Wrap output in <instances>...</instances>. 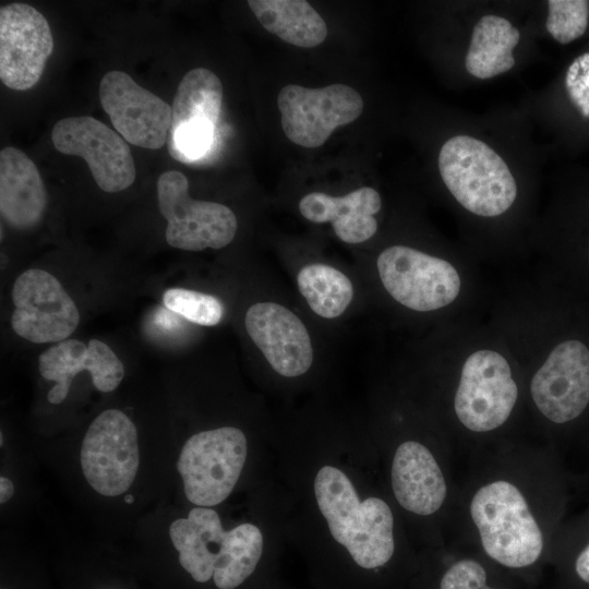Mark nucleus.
<instances>
[{
    "instance_id": "nucleus-14",
    "label": "nucleus",
    "mask_w": 589,
    "mask_h": 589,
    "mask_svg": "<svg viewBox=\"0 0 589 589\" xmlns=\"http://www.w3.org/2000/svg\"><path fill=\"white\" fill-rule=\"evenodd\" d=\"M99 100L117 132L130 144L158 149L168 140L170 105L139 85L128 73L107 72L99 83Z\"/></svg>"
},
{
    "instance_id": "nucleus-21",
    "label": "nucleus",
    "mask_w": 589,
    "mask_h": 589,
    "mask_svg": "<svg viewBox=\"0 0 589 589\" xmlns=\"http://www.w3.org/2000/svg\"><path fill=\"white\" fill-rule=\"evenodd\" d=\"M225 534L218 513L211 507L195 506L187 518H178L169 526L179 563L197 582L213 578Z\"/></svg>"
},
{
    "instance_id": "nucleus-20",
    "label": "nucleus",
    "mask_w": 589,
    "mask_h": 589,
    "mask_svg": "<svg viewBox=\"0 0 589 589\" xmlns=\"http://www.w3.org/2000/svg\"><path fill=\"white\" fill-rule=\"evenodd\" d=\"M382 201L373 188L363 187L344 196L322 192L304 195L299 202L301 215L315 224L332 223L335 235L346 243H361L374 236Z\"/></svg>"
},
{
    "instance_id": "nucleus-25",
    "label": "nucleus",
    "mask_w": 589,
    "mask_h": 589,
    "mask_svg": "<svg viewBox=\"0 0 589 589\" xmlns=\"http://www.w3.org/2000/svg\"><path fill=\"white\" fill-rule=\"evenodd\" d=\"M297 284L311 310L324 318L341 315L353 298L350 279L326 264L302 267L297 275Z\"/></svg>"
},
{
    "instance_id": "nucleus-12",
    "label": "nucleus",
    "mask_w": 589,
    "mask_h": 589,
    "mask_svg": "<svg viewBox=\"0 0 589 589\" xmlns=\"http://www.w3.org/2000/svg\"><path fill=\"white\" fill-rule=\"evenodd\" d=\"M51 140L58 152L82 157L105 192L123 191L135 180V164L128 142L96 118H63L53 125Z\"/></svg>"
},
{
    "instance_id": "nucleus-7",
    "label": "nucleus",
    "mask_w": 589,
    "mask_h": 589,
    "mask_svg": "<svg viewBox=\"0 0 589 589\" xmlns=\"http://www.w3.org/2000/svg\"><path fill=\"white\" fill-rule=\"evenodd\" d=\"M518 397L507 360L498 352L480 349L464 362L454 397V410L469 431L484 433L509 418Z\"/></svg>"
},
{
    "instance_id": "nucleus-18",
    "label": "nucleus",
    "mask_w": 589,
    "mask_h": 589,
    "mask_svg": "<svg viewBox=\"0 0 589 589\" xmlns=\"http://www.w3.org/2000/svg\"><path fill=\"white\" fill-rule=\"evenodd\" d=\"M390 482L394 495L406 510L428 516L443 505L447 485L431 450L416 441L401 443L395 452Z\"/></svg>"
},
{
    "instance_id": "nucleus-26",
    "label": "nucleus",
    "mask_w": 589,
    "mask_h": 589,
    "mask_svg": "<svg viewBox=\"0 0 589 589\" xmlns=\"http://www.w3.org/2000/svg\"><path fill=\"white\" fill-rule=\"evenodd\" d=\"M163 302L169 311L203 326L217 325L224 315L216 297L190 289L170 288L164 292Z\"/></svg>"
},
{
    "instance_id": "nucleus-32",
    "label": "nucleus",
    "mask_w": 589,
    "mask_h": 589,
    "mask_svg": "<svg viewBox=\"0 0 589 589\" xmlns=\"http://www.w3.org/2000/svg\"><path fill=\"white\" fill-rule=\"evenodd\" d=\"M124 501L128 503V504H131L134 502V497L132 495H128L125 496Z\"/></svg>"
},
{
    "instance_id": "nucleus-19",
    "label": "nucleus",
    "mask_w": 589,
    "mask_h": 589,
    "mask_svg": "<svg viewBox=\"0 0 589 589\" xmlns=\"http://www.w3.org/2000/svg\"><path fill=\"white\" fill-rule=\"evenodd\" d=\"M48 193L38 168L21 149L0 152V213L16 229L38 225L46 212Z\"/></svg>"
},
{
    "instance_id": "nucleus-2",
    "label": "nucleus",
    "mask_w": 589,
    "mask_h": 589,
    "mask_svg": "<svg viewBox=\"0 0 589 589\" xmlns=\"http://www.w3.org/2000/svg\"><path fill=\"white\" fill-rule=\"evenodd\" d=\"M469 509L481 545L492 560L510 568L530 566L539 560L542 530L516 484L507 480L483 484L473 494Z\"/></svg>"
},
{
    "instance_id": "nucleus-3",
    "label": "nucleus",
    "mask_w": 589,
    "mask_h": 589,
    "mask_svg": "<svg viewBox=\"0 0 589 589\" xmlns=\"http://www.w3.org/2000/svg\"><path fill=\"white\" fill-rule=\"evenodd\" d=\"M438 169L456 201L472 214L498 216L516 199L517 185L505 161L474 137L456 135L446 141L440 151Z\"/></svg>"
},
{
    "instance_id": "nucleus-29",
    "label": "nucleus",
    "mask_w": 589,
    "mask_h": 589,
    "mask_svg": "<svg viewBox=\"0 0 589 589\" xmlns=\"http://www.w3.org/2000/svg\"><path fill=\"white\" fill-rule=\"evenodd\" d=\"M565 86L572 103L589 118V52L577 57L565 76Z\"/></svg>"
},
{
    "instance_id": "nucleus-30",
    "label": "nucleus",
    "mask_w": 589,
    "mask_h": 589,
    "mask_svg": "<svg viewBox=\"0 0 589 589\" xmlns=\"http://www.w3.org/2000/svg\"><path fill=\"white\" fill-rule=\"evenodd\" d=\"M575 570L577 576L589 585V543L578 554L575 562Z\"/></svg>"
},
{
    "instance_id": "nucleus-23",
    "label": "nucleus",
    "mask_w": 589,
    "mask_h": 589,
    "mask_svg": "<svg viewBox=\"0 0 589 589\" xmlns=\"http://www.w3.org/2000/svg\"><path fill=\"white\" fill-rule=\"evenodd\" d=\"M520 39L519 31L501 16H482L472 31L465 65L474 77L485 80L507 72L515 64L513 50Z\"/></svg>"
},
{
    "instance_id": "nucleus-10",
    "label": "nucleus",
    "mask_w": 589,
    "mask_h": 589,
    "mask_svg": "<svg viewBox=\"0 0 589 589\" xmlns=\"http://www.w3.org/2000/svg\"><path fill=\"white\" fill-rule=\"evenodd\" d=\"M277 106L285 135L293 144L315 148L322 146L337 127L358 119L363 99L346 84L322 88L288 84L278 93Z\"/></svg>"
},
{
    "instance_id": "nucleus-13",
    "label": "nucleus",
    "mask_w": 589,
    "mask_h": 589,
    "mask_svg": "<svg viewBox=\"0 0 589 589\" xmlns=\"http://www.w3.org/2000/svg\"><path fill=\"white\" fill-rule=\"evenodd\" d=\"M52 51V33L39 11L26 3L0 8V79L7 87H34Z\"/></svg>"
},
{
    "instance_id": "nucleus-22",
    "label": "nucleus",
    "mask_w": 589,
    "mask_h": 589,
    "mask_svg": "<svg viewBox=\"0 0 589 589\" xmlns=\"http://www.w3.org/2000/svg\"><path fill=\"white\" fill-rule=\"evenodd\" d=\"M248 4L267 32L290 45L312 48L327 36L325 21L308 1L250 0Z\"/></svg>"
},
{
    "instance_id": "nucleus-6",
    "label": "nucleus",
    "mask_w": 589,
    "mask_h": 589,
    "mask_svg": "<svg viewBox=\"0 0 589 589\" xmlns=\"http://www.w3.org/2000/svg\"><path fill=\"white\" fill-rule=\"evenodd\" d=\"M80 464L89 486L103 496H119L135 480L140 466L137 430L121 410L107 409L89 424Z\"/></svg>"
},
{
    "instance_id": "nucleus-17",
    "label": "nucleus",
    "mask_w": 589,
    "mask_h": 589,
    "mask_svg": "<svg viewBox=\"0 0 589 589\" xmlns=\"http://www.w3.org/2000/svg\"><path fill=\"white\" fill-rule=\"evenodd\" d=\"M40 375L56 382L48 392L50 404H61L68 396L73 377L86 370L94 386L104 393L115 390L124 376V366L112 349L93 338L83 341L68 338L51 346L38 358Z\"/></svg>"
},
{
    "instance_id": "nucleus-5",
    "label": "nucleus",
    "mask_w": 589,
    "mask_h": 589,
    "mask_svg": "<svg viewBox=\"0 0 589 589\" xmlns=\"http://www.w3.org/2000/svg\"><path fill=\"white\" fill-rule=\"evenodd\" d=\"M160 214L167 220L166 241L185 251L221 249L235 238L238 221L226 205L193 200L188 178L178 170L163 172L157 181Z\"/></svg>"
},
{
    "instance_id": "nucleus-31",
    "label": "nucleus",
    "mask_w": 589,
    "mask_h": 589,
    "mask_svg": "<svg viewBox=\"0 0 589 589\" xmlns=\"http://www.w3.org/2000/svg\"><path fill=\"white\" fill-rule=\"evenodd\" d=\"M14 493V485L13 482L7 478L1 477L0 478V503L4 504L7 503Z\"/></svg>"
},
{
    "instance_id": "nucleus-4",
    "label": "nucleus",
    "mask_w": 589,
    "mask_h": 589,
    "mask_svg": "<svg viewBox=\"0 0 589 589\" xmlns=\"http://www.w3.org/2000/svg\"><path fill=\"white\" fill-rule=\"evenodd\" d=\"M247 455V437L238 428L221 426L193 434L177 460L187 498L202 507L224 502L240 478Z\"/></svg>"
},
{
    "instance_id": "nucleus-24",
    "label": "nucleus",
    "mask_w": 589,
    "mask_h": 589,
    "mask_svg": "<svg viewBox=\"0 0 589 589\" xmlns=\"http://www.w3.org/2000/svg\"><path fill=\"white\" fill-rule=\"evenodd\" d=\"M263 552L259 527L245 522L226 531L214 569L218 589H235L255 570Z\"/></svg>"
},
{
    "instance_id": "nucleus-11",
    "label": "nucleus",
    "mask_w": 589,
    "mask_h": 589,
    "mask_svg": "<svg viewBox=\"0 0 589 589\" xmlns=\"http://www.w3.org/2000/svg\"><path fill=\"white\" fill-rule=\"evenodd\" d=\"M13 332L35 344L59 342L76 329L80 313L73 299L50 273L29 268L12 288Z\"/></svg>"
},
{
    "instance_id": "nucleus-9",
    "label": "nucleus",
    "mask_w": 589,
    "mask_h": 589,
    "mask_svg": "<svg viewBox=\"0 0 589 589\" xmlns=\"http://www.w3.org/2000/svg\"><path fill=\"white\" fill-rule=\"evenodd\" d=\"M223 92L219 77L208 69L195 68L184 74L171 105L167 147L173 159L196 163L213 149Z\"/></svg>"
},
{
    "instance_id": "nucleus-15",
    "label": "nucleus",
    "mask_w": 589,
    "mask_h": 589,
    "mask_svg": "<svg viewBox=\"0 0 589 589\" xmlns=\"http://www.w3.org/2000/svg\"><path fill=\"white\" fill-rule=\"evenodd\" d=\"M530 394L538 410L554 423L579 417L589 404V350L579 340L558 344L533 375Z\"/></svg>"
},
{
    "instance_id": "nucleus-16",
    "label": "nucleus",
    "mask_w": 589,
    "mask_h": 589,
    "mask_svg": "<svg viewBox=\"0 0 589 589\" xmlns=\"http://www.w3.org/2000/svg\"><path fill=\"white\" fill-rule=\"evenodd\" d=\"M244 324L252 341L278 374L296 377L311 368L309 332L289 309L275 302L254 303L247 311Z\"/></svg>"
},
{
    "instance_id": "nucleus-8",
    "label": "nucleus",
    "mask_w": 589,
    "mask_h": 589,
    "mask_svg": "<svg viewBox=\"0 0 589 589\" xmlns=\"http://www.w3.org/2000/svg\"><path fill=\"white\" fill-rule=\"evenodd\" d=\"M386 291L404 306L420 312L442 309L456 300L460 277L447 261L406 245H393L377 257Z\"/></svg>"
},
{
    "instance_id": "nucleus-1",
    "label": "nucleus",
    "mask_w": 589,
    "mask_h": 589,
    "mask_svg": "<svg viewBox=\"0 0 589 589\" xmlns=\"http://www.w3.org/2000/svg\"><path fill=\"white\" fill-rule=\"evenodd\" d=\"M314 494L332 537L360 567L377 568L392 558L394 517L385 501L371 496L361 502L351 480L333 466L317 471Z\"/></svg>"
},
{
    "instance_id": "nucleus-27",
    "label": "nucleus",
    "mask_w": 589,
    "mask_h": 589,
    "mask_svg": "<svg viewBox=\"0 0 589 589\" xmlns=\"http://www.w3.org/2000/svg\"><path fill=\"white\" fill-rule=\"evenodd\" d=\"M545 23L548 32L560 44L579 38L587 28L589 2L586 0H550Z\"/></svg>"
},
{
    "instance_id": "nucleus-28",
    "label": "nucleus",
    "mask_w": 589,
    "mask_h": 589,
    "mask_svg": "<svg viewBox=\"0 0 589 589\" xmlns=\"http://www.w3.org/2000/svg\"><path fill=\"white\" fill-rule=\"evenodd\" d=\"M440 589H494L486 584L483 566L471 558H462L444 573Z\"/></svg>"
}]
</instances>
